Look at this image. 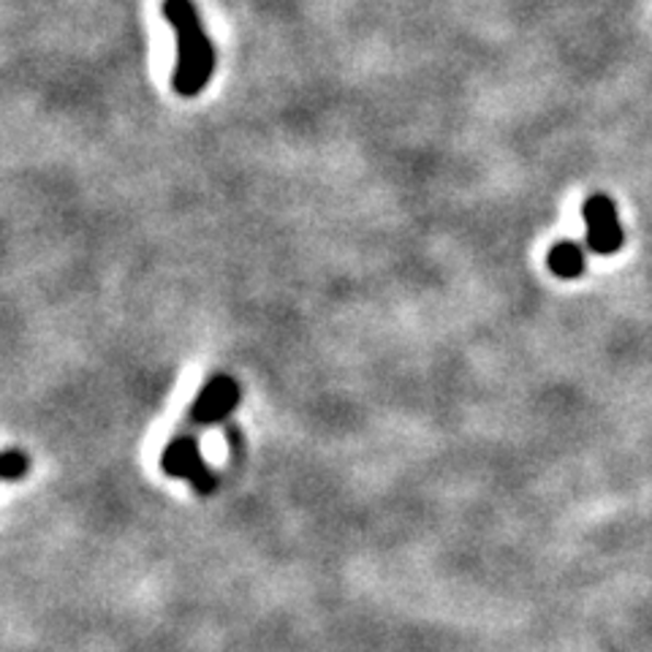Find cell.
Returning a JSON list of instances; mask_svg holds the SVG:
<instances>
[{
    "label": "cell",
    "mask_w": 652,
    "mask_h": 652,
    "mask_svg": "<svg viewBox=\"0 0 652 652\" xmlns=\"http://www.w3.org/2000/svg\"><path fill=\"white\" fill-rule=\"evenodd\" d=\"M584 226H587V247L598 256H612L626 243L622 226L617 221V207L609 196L593 194L582 207Z\"/></svg>",
    "instance_id": "3"
},
{
    "label": "cell",
    "mask_w": 652,
    "mask_h": 652,
    "mask_svg": "<svg viewBox=\"0 0 652 652\" xmlns=\"http://www.w3.org/2000/svg\"><path fill=\"white\" fill-rule=\"evenodd\" d=\"M163 16L177 36V66L172 74V90L183 98H194L210 82L216 71V49L201 25L194 0H163Z\"/></svg>",
    "instance_id": "1"
},
{
    "label": "cell",
    "mask_w": 652,
    "mask_h": 652,
    "mask_svg": "<svg viewBox=\"0 0 652 652\" xmlns=\"http://www.w3.org/2000/svg\"><path fill=\"white\" fill-rule=\"evenodd\" d=\"M240 400H243V392H240L237 381L232 375H216L190 406V421L205 427L216 424V421L226 419Z\"/></svg>",
    "instance_id": "4"
},
{
    "label": "cell",
    "mask_w": 652,
    "mask_h": 652,
    "mask_svg": "<svg viewBox=\"0 0 652 652\" xmlns=\"http://www.w3.org/2000/svg\"><path fill=\"white\" fill-rule=\"evenodd\" d=\"M161 468L163 474L177 476V479H188L190 487L199 494L216 492L218 487V476L207 468V463L201 459L199 443L190 435L174 438V441L163 449Z\"/></svg>",
    "instance_id": "2"
},
{
    "label": "cell",
    "mask_w": 652,
    "mask_h": 652,
    "mask_svg": "<svg viewBox=\"0 0 652 652\" xmlns=\"http://www.w3.org/2000/svg\"><path fill=\"white\" fill-rule=\"evenodd\" d=\"M27 468H31V459H27V454L20 452V449H9V452L3 454L0 476H3V481H16L27 474Z\"/></svg>",
    "instance_id": "6"
},
{
    "label": "cell",
    "mask_w": 652,
    "mask_h": 652,
    "mask_svg": "<svg viewBox=\"0 0 652 652\" xmlns=\"http://www.w3.org/2000/svg\"><path fill=\"white\" fill-rule=\"evenodd\" d=\"M584 251L577 243H558L549 251L547 267L563 280H577L584 272Z\"/></svg>",
    "instance_id": "5"
}]
</instances>
